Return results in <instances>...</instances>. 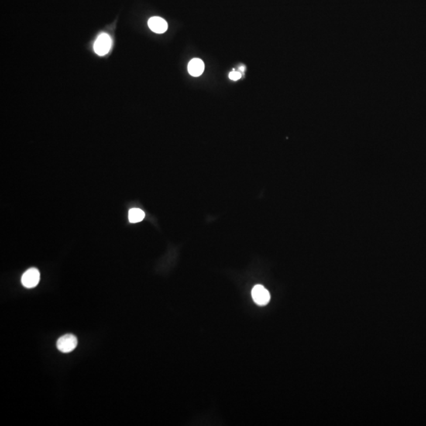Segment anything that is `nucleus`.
Here are the masks:
<instances>
[{
  "mask_svg": "<svg viewBox=\"0 0 426 426\" xmlns=\"http://www.w3.org/2000/svg\"><path fill=\"white\" fill-rule=\"evenodd\" d=\"M77 346V338L72 334H66L60 337L56 343L58 350L61 352L67 354L74 351Z\"/></svg>",
  "mask_w": 426,
  "mask_h": 426,
  "instance_id": "2",
  "label": "nucleus"
},
{
  "mask_svg": "<svg viewBox=\"0 0 426 426\" xmlns=\"http://www.w3.org/2000/svg\"><path fill=\"white\" fill-rule=\"evenodd\" d=\"M148 25H149V29L152 32L159 33V34H161V33L166 32L167 27H168L167 22L164 19H163V18H159V17H152V18H151L149 20Z\"/></svg>",
  "mask_w": 426,
  "mask_h": 426,
  "instance_id": "5",
  "label": "nucleus"
},
{
  "mask_svg": "<svg viewBox=\"0 0 426 426\" xmlns=\"http://www.w3.org/2000/svg\"><path fill=\"white\" fill-rule=\"evenodd\" d=\"M241 77H242V73L235 71V70H233V72L230 73L229 74L230 79H231L233 81H238V79L241 78Z\"/></svg>",
  "mask_w": 426,
  "mask_h": 426,
  "instance_id": "8",
  "label": "nucleus"
},
{
  "mask_svg": "<svg viewBox=\"0 0 426 426\" xmlns=\"http://www.w3.org/2000/svg\"><path fill=\"white\" fill-rule=\"evenodd\" d=\"M252 297L256 304L262 306L267 305L271 299L269 290L262 285H256L252 288Z\"/></svg>",
  "mask_w": 426,
  "mask_h": 426,
  "instance_id": "3",
  "label": "nucleus"
},
{
  "mask_svg": "<svg viewBox=\"0 0 426 426\" xmlns=\"http://www.w3.org/2000/svg\"><path fill=\"white\" fill-rule=\"evenodd\" d=\"M112 40L109 35L101 33L99 35L94 43V51L98 56H104L108 54L111 50Z\"/></svg>",
  "mask_w": 426,
  "mask_h": 426,
  "instance_id": "1",
  "label": "nucleus"
},
{
  "mask_svg": "<svg viewBox=\"0 0 426 426\" xmlns=\"http://www.w3.org/2000/svg\"><path fill=\"white\" fill-rule=\"evenodd\" d=\"M204 70V64L202 60L200 59H192L188 65V71L192 76L199 77L203 74Z\"/></svg>",
  "mask_w": 426,
  "mask_h": 426,
  "instance_id": "6",
  "label": "nucleus"
},
{
  "mask_svg": "<svg viewBox=\"0 0 426 426\" xmlns=\"http://www.w3.org/2000/svg\"><path fill=\"white\" fill-rule=\"evenodd\" d=\"M39 272L38 269L35 268L28 269L26 272L22 275V283L24 287L26 288H33L36 287L39 281Z\"/></svg>",
  "mask_w": 426,
  "mask_h": 426,
  "instance_id": "4",
  "label": "nucleus"
},
{
  "mask_svg": "<svg viewBox=\"0 0 426 426\" xmlns=\"http://www.w3.org/2000/svg\"><path fill=\"white\" fill-rule=\"evenodd\" d=\"M239 70H240V71H239V72H241V73H243V72L245 71V66H240V67H239Z\"/></svg>",
  "mask_w": 426,
  "mask_h": 426,
  "instance_id": "9",
  "label": "nucleus"
},
{
  "mask_svg": "<svg viewBox=\"0 0 426 426\" xmlns=\"http://www.w3.org/2000/svg\"><path fill=\"white\" fill-rule=\"evenodd\" d=\"M145 218V212L140 208H132L129 211V221L132 224L141 222Z\"/></svg>",
  "mask_w": 426,
  "mask_h": 426,
  "instance_id": "7",
  "label": "nucleus"
}]
</instances>
